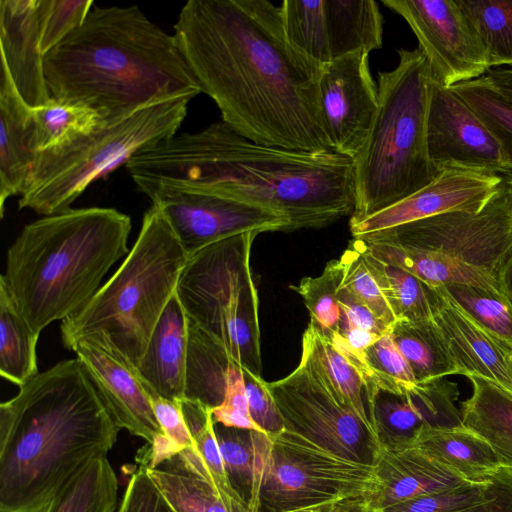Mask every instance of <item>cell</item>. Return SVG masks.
<instances>
[{
	"instance_id": "obj_31",
	"label": "cell",
	"mask_w": 512,
	"mask_h": 512,
	"mask_svg": "<svg viewBox=\"0 0 512 512\" xmlns=\"http://www.w3.org/2000/svg\"><path fill=\"white\" fill-rule=\"evenodd\" d=\"M417 383L458 374L444 338L433 321L399 319L390 330Z\"/></svg>"
},
{
	"instance_id": "obj_29",
	"label": "cell",
	"mask_w": 512,
	"mask_h": 512,
	"mask_svg": "<svg viewBox=\"0 0 512 512\" xmlns=\"http://www.w3.org/2000/svg\"><path fill=\"white\" fill-rule=\"evenodd\" d=\"M414 446L472 483L484 482L501 467L491 446L464 426L425 431L416 439Z\"/></svg>"
},
{
	"instance_id": "obj_27",
	"label": "cell",
	"mask_w": 512,
	"mask_h": 512,
	"mask_svg": "<svg viewBox=\"0 0 512 512\" xmlns=\"http://www.w3.org/2000/svg\"><path fill=\"white\" fill-rule=\"evenodd\" d=\"M471 396L461 403L462 425L483 438L503 467L512 469V393L478 377H468Z\"/></svg>"
},
{
	"instance_id": "obj_2",
	"label": "cell",
	"mask_w": 512,
	"mask_h": 512,
	"mask_svg": "<svg viewBox=\"0 0 512 512\" xmlns=\"http://www.w3.org/2000/svg\"><path fill=\"white\" fill-rule=\"evenodd\" d=\"M126 168L149 198L179 191L234 199L285 215L289 231L324 228L355 206L352 159L257 144L222 120L141 149Z\"/></svg>"
},
{
	"instance_id": "obj_55",
	"label": "cell",
	"mask_w": 512,
	"mask_h": 512,
	"mask_svg": "<svg viewBox=\"0 0 512 512\" xmlns=\"http://www.w3.org/2000/svg\"><path fill=\"white\" fill-rule=\"evenodd\" d=\"M499 175L501 177L502 185H503L504 189L508 192V194L512 198V170L511 169L504 170Z\"/></svg>"
},
{
	"instance_id": "obj_53",
	"label": "cell",
	"mask_w": 512,
	"mask_h": 512,
	"mask_svg": "<svg viewBox=\"0 0 512 512\" xmlns=\"http://www.w3.org/2000/svg\"><path fill=\"white\" fill-rule=\"evenodd\" d=\"M338 512H383L373 506L367 497H353L342 501Z\"/></svg>"
},
{
	"instance_id": "obj_30",
	"label": "cell",
	"mask_w": 512,
	"mask_h": 512,
	"mask_svg": "<svg viewBox=\"0 0 512 512\" xmlns=\"http://www.w3.org/2000/svg\"><path fill=\"white\" fill-rule=\"evenodd\" d=\"M104 125L95 110L50 98L46 104L32 108L29 146L35 153L59 149Z\"/></svg>"
},
{
	"instance_id": "obj_41",
	"label": "cell",
	"mask_w": 512,
	"mask_h": 512,
	"mask_svg": "<svg viewBox=\"0 0 512 512\" xmlns=\"http://www.w3.org/2000/svg\"><path fill=\"white\" fill-rule=\"evenodd\" d=\"M341 258L329 261L317 277H305L290 288L299 294L306 305L310 323L327 339L339 334L341 310L337 291L343 277Z\"/></svg>"
},
{
	"instance_id": "obj_37",
	"label": "cell",
	"mask_w": 512,
	"mask_h": 512,
	"mask_svg": "<svg viewBox=\"0 0 512 512\" xmlns=\"http://www.w3.org/2000/svg\"><path fill=\"white\" fill-rule=\"evenodd\" d=\"M353 242L362 253L397 320L416 322L432 319L427 284L411 273L373 257L354 238Z\"/></svg>"
},
{
	"instance_id": "obj_43",
	"label": "cell",
	"mask_w": 512,
	"mask_h": 512,
	"mask_svg": "<svg viewBox=\"0 0 512 512\" xmlns=\"http://www.w3.org/2000/svg\"><path fill=\"white\" fill-rule=\"evenodd\" d=\"M340 258L344 267L341 286L363 303L390 331L397 318L353 240Z\"/></svg>"
},
{
	"instance_id": "obj_10",
	"label": "cell",
	"mask_w": 512,
	"mask_h": 512,
	"mask_svg": "<svg viewBox=\"0 0 512 512\" xmlns=\"http://www.w3.org/2000/svg\"><path fill=\"white\" fill-rule=\"evenodd\" d=\"M261 484L256 512H287L353 497L379 488L373 465L354 462L294 432H256Z\"/></svg>"
},
{
	"instance_id": "obj_16",
	"label": "cell",
	"mask_w": 512,
	"mask_h": 512,
	"mask_svg": "<svg viewBox=\"0 0 512 512\" xmlns=\"http://www.w3.org/2000/svg\"><path fill=\"white\" fill-rule=\"evenodd\" d=\"M428 156L440 172L467 170L501 174L505 159L499 141L453 90L430 81L426 119Z\"/></svg>"
},
{
	"instance_id": "obj_36",
	"label": "cell",
	"mask_w": 512,
	"mask_h": 512,
	"mask_svg": "<svg viewBox=\"0 0 512 512\" xmlns=\"http://www.w3.org/2000/svg\"><path fill=\"white\" fill-rule=\"evenodd\" d=\"M256 432L215 424L228 481L251 512L257 511L261 484Z\"/></svg>"
},
{
	"instance_id": "obj_19",
	"label": "cell",
	"mask_w": 512,
	"mask_h": 512,
	"mask_svg": "<svg viewBox=\"0 0 512 512\" xmlns=\"http://www.w3.org/2000/svg\"><path fill=\"white\" fill-rule=\"evenodd\" d=\"M71 350L120 429L152 445L163 433L154 414L151 396L135 370L115 352L92 339L77 341Z\"/></svg>"
},
{
	"instance_id": "obj_50",
	"label": "cell",
	"mask_w": 512,
	"mask_h": 512,
	"mask_svg": "<svg viewBox=\"0 0 512 512\" xmlns=\"http://www.w3.org/2000/svg\"><path fill=\"white\" fill-rule=\"evenodd\" d=\"M456 512H512V469L499 467L487 479L486 498Z\"/></svg>"
},
{
	"instance_id": "obj_14",
	"label": "cell",
	"mask_w": 512,
	"mask_h": 512,
	"mask_svg": "<svg viewBox=\"0 0 512 512\" xmlns=\"http://www.w3.org/2000/svg\"><path fill=\"white\" fill-rule=\"evenodd\" d=\"M409 25L443 87L472 81L490 71L486 52L456 0H382Z\"/></svg>"
},
{
	"instance_id": "obj_46",
	"label": "cell",
	"mask_w": 512,
	"mask_h": 512,
	"mask_svg": "<svg viewBox=\"0 0 512 512\" xmlns=\"http://www.w3.org/2000/svg\"><path fill=\"white\" fill-rule=\"evenodd\" d=\"M488 479V478H487ZM487 479L425 494L383 509V512H456L484 500Z\"/></svg>"
},
{
	"instance_id": "obj_9",
	"label": "cell",
	"mask_w": 512,
	"mask_h": 512,
	"mask_svg": "<svg viewBox=\"0 0 512 512\" xmlns=\"http://www.w3.org/2000/svg\"><path fill=\"white\" fill-rule=\"evenodd\" d=\"M258 234L241 233L189 256L176 295L192 323L262 377L259 298L250 265Z\"/></svg>"
},
{
	"instance_id": "obj_28",
	"label": "cell",
	"mask_w": 512,
	"mask_h": 512,
	"mask_svg": "<svg viewBox=\"0 0 512 512\" xmlns=\"http://www.w3.org/2000/svg\"><path fill=\"white\" fill-rule=\"evenodd\" d=\"M356 240L373 257L411 273L428 286L468 284L501 293L498 280L476 267L426 251Z\"/></svg>"
},
{
	"instance_id": "obj_33",
	"label": "cell",
	"mask_w": 512,
	"mask_h": 512,
	"mask_svg": "<svg viewBox=\"0 0 512 512\" xmlns=\"http://www.w3.org/2000/svg\"><path fill=\"white\" fill-rule=\"evenodd\" d=\"M117 500V476L104 455L84 466L41 512H116Z\"/></svg>"
},
{
	"instance_id": "obj_39",
	"label": "cell",
	"mask_w": 512,
	"mask_h": 512,
	"mask_svg": "<svg viewBox=\"0 0 512 512\" xmlns=\"http://www.w3.org/2000/svg\"><path fill=\"white\" fill-rule=\"evenodd\" d=\"M181 405L206 480L227 503L248 507L232 489L228 481L215 434L212 410L198 402L186 399L181 401Z\"/></svg>"
},
{
	"instance_id": "obj_45",
	"label": "cell",
	"mask_w": 512,
	"mask_h": 512,
	"mask_svg": "<svg viewBox=\"0 0 512 512\" xmlns=\"http://www.w3.org/2000/svg\"><path fill=\"white\" fill-rule=\"evenodd\" d=\"M93 4L92 0H38L40 45L44 56L83 24Z\"/></svg>"
},
{
	"instance_id": "obj_49",
	"label": "cell",
	"mask_w": 512,
	"mask_h": 512,
	"mask_svg": "<svg viewBox=\"0 0 512 512\" xmlns=\"http://www.w3.org/2000/svg\"><path fill=\"white\" fill-rule=\"evenodd\" d=\"M151 400L157 422L174 456L185 449L194 448V441L182 410V400L158 396H152Z\"/></svg>"
},
{
	"instance_id": "obj_17",
	"label": "cell",
	"mask_w": 512,
	"mask_h": 512,
	"mask_svg": "<svg viewBox=\"0 0 512 512\" xmlns=\"http://www.w3.org/2000/svg\"><path fill=\"white\" fill-rule=\"evenodd\" d=\"M369 54L359 50L322 65L319 94L332 151L354 159L361 151L378 110V86Z\"/></svg>"
},
{
	"instance_id": "obj_21",
	"label": "cell",
	"mask_w": 512,
	"mask_h": 512,
	"mask_svg": "<svg viewBox=\"0 0 512 512\" xmlns=\"http://www.w3.org/2000/svg\"><path fill=\"white\" fill-rule=\"evenodd\" d=\"M429 298L458 374L490 380L512 393V350L466 314L443 286H429Z\"/></svg>"
},
{
	"instance_id": "obj_4",
	"label": "cell",
	"mask_w": 512,
	"mask_h": 512,
	"mask_svg": "<svg viewBox=\"0 0 512 512\" xmlns=\"http://www.w3.org/2000/svg\"><path fill=\"white\" fill-rule=\"evenodd\" d=\"M50 98L89 107L106 124L201 93L173 35L137 5L92 8L44 56Z\"/></svg>"
},
{
	"instance_id": "obj_12",
	"label": "cell",
	"mask_w": 512,
	"mask_h": 512,
	"mask_svg": "<svg viewBox=\"0 0 512 512\" xmlns=\"http://www.w3.org/2000/svg\"><path fill=\"white\" fill-rule=\"evenodd\" d=\"M442 255L498 274L512 251V198L499 190L477 210H453L359 238Z\"/></svg>"
},
{
	"instance_id": "obj_23",
	"label": "cell",
	"mask_w": 512,
	"mask_h": 512,
	"mask_svg": "<svg viewBox=\"0 0 512 512\" xmlns=\"http://www.w3.org/2000/svg\"><path fill=\"white\" fill-rule=\"evenodd\" d=\"M375 468L379 488L367 499L381 510L418 496L470 483L416 446H382Z\"/></svg>"
},
{
	"instance_id": "obj_22",
	"label": "cell",
	"mask_w": 512,
	"mask_h": 512,
	"mask_svg": "<svg viewBox=\"0 0 512 512\" xmlns=\"http://www.w3.org/2000/svg\"><path fill=\"white\" fill-rule=\"evenodd\" d=\"M37 2L0 0L1 61L31 108L50 100L40 45Z\"/></svg>"
},
{
	"instance_id": "obj_20",
	"label": "cell",
	"mask_w": 512,
	"mask_h": 512,
	"mask_svg": "<svg viewBox=\"0 0 512 512\" xmlns=\"http://www.w3.org/2000/svg\"><path fill=\"white\" fill-rule=\"evenodd\" d=\"M497 174L445 170L426 187L364 220L349 224L353 238L453 210H477L500 188Z\"/></svg>"
},
{
	"instance_id": "obj_48",
	"label": "cell",
	"mask_w": 512,
	"mask_h": 512,
	"mask_svg": "<svg viewBox=\"0 0 512 512\" xmlns=\"http://www.w3.org/2000/svg\"><path fill=\"white\" fill-rule=\"evenodd\" d=\"M116 512H174L141 465L131 476Z\"/></svg>"
},
{
	"instance_id": "obj_15",
	"label": "cell",
	"mask_w": 512,
	"mask_h": 512,
	"mask_svg": "<svg viewBox=\"0 0 512 512\" xmlns=\"http://www.w3.org/2000/svg\"><path fill=\"white\" fill-rule=\"evenodd\" d=\"M189 256L245 232H289L283 214L215 195L160 191L150 197Z\"/></svg>"
},
{
	"instance_id": "obj_7",
	"label": "cell",
	"mask_w": 512,
	"mask_h": 512,
	"mask_svg": "<svg viewBox=\"0 0 512 512\" xmlns=\"http://www.w3.org/2000/svg\"><path fill=\"white\" fill-rule=\"evenodd\" d=\"M397 53L396 67L378 73V110L353 159L355 206L349 224L402 201L442 173L427 151L430 68L418 48Z\"/></svg>"
},
{
	"instance_id": "obj_18",
	"label": "cell",
	"mask_w": 512,
	"mask_h": 512,
	"mask_svg": "<svg viewBox=\"0 0 512 512\" xmlns=\"http://www.w3.org/2000/svg\"><path fill=\"white\" fill-rule=\"evenodd\" d=\"M458 396L457 383L445 377L416 383L401 393L375 387L372 418L381 445L414 446L425 431L463 427Z\"/></svg>"
},
{
	"instance_id": "obj_8",
	"label": "cell",
	"mask_w": 512,
	"mask_h": 512,
	"mask_svg": "<svg viewBox=\"0 0 512 512\" xmlns=\"http://www.w3.org/2000/svg\"><path fill=\"white\" fill-rule=\"evenodd\" d=\"M190 100L148 106L65 147L36 153L19 209L43 216L70 209L91 183L126 165L139 150L176 134Z\"/></svg>"
},
{
	"instance_id": "obj_1",
	"label": "cell",
	"mask_w": 512,
	"mask_h": 512,
	"mask_svg": "<svg viewBox=\"0 0 512 512\" xmlns=\"http://www.w3.org/2000/svg\"><path fill=\"white\" fill-rule=\"evenodd\" d=\"M173 36L201 92L238 134L271 147L332 151L320 106L322 65L289 40L279 6L189 0Z\"/></svg>"
},
{
	"instance_id": "obj_11",
	"label": "cell",
	"mask_w": 512,
	"mask_h": 512,
	"mask_svg": "<svg viewBox=\"0 0 512 512\" xmlns=\"http://www.w3.org/2000/svg\"><path fill=\"white\" fill-rule=\"evenodd\" d=\"M266 385L286 430L345 459L376 465L382 445L375 430L338 393L305 344L298 366Z\"/></svg>"
},
{
	"instance_id": "obj_32",
	"label": "cell",
	"mask_w": 512,
	"mask_h": 512,
	"mask_svg": "<svg viewBox=\"0 0 512 512\" xmlns=\"http://www.w3.org/2000/svg\"><path fill=\"white\" fill-rule=\"evenodd\" d=\"M145 468L174 512H251L246 506L227 503L206 479L187 470L175 456Z\"/></svg>"
},
{
	"instance_id": "obj_52",
	"label": "cell",
	"mask_w": 512,
	"mask_h": 512,
	"mask_svg": "<svg viewBox=\"0 0 512 512\" xmlns=\"http://www.w3.org/2000/svg\"><path fill=\"white\" fill-rule=\"evenodd\" d=\"M497 280L501 293L512 305V251L502 266Z\"/></svg>"
},
{
	"instance_id": "obj_54",
	"label": "cell",
	"mask_w": 512,
	"mask_h": 512,
	"mask_svg": "<svg viewBox=\"0 0 512 512\" xmlns=\"http://www.w3.org/2000/svg\"><path fill=\"white\" fill-rule=\"evenodd\" d=\"M342 501L343 500L330 501L320 505L291 510L287 512H338L342 504Z\"/></svg>"
},
{
	"instance_id": "obj_26",
	"label": "cell",
	"mask_w": 512,
	"mask_h": 512,
	"mask_svg": "<svg viewBox=\"0 0 512 512\" xmlns=\"http://www.w3.org/2000/svg\"><path fill=\"white\" fill-rule=\"evenodd\" d=\"M245 386L244 368L225 348L188 319L184 399L213 410Z\"/></svg>"
},
{
	"instance_id": "obj_47",
	"label": "cell",
	"mask_w": 512,
	"mask_h": 512,
	"mask_svg": "<svg viewBox=\"0 0 512 512\" xmlns=\"http://www.w3.org/2000/svg\"><path fill=\"white\" fill-rule=\"evenodd\" d=\"M245 390L252 420L269 436L285 430L283 418L266 381L244 369Z\"/></svg>"
},
{
	"instance_id": "obj_42",
	"label": "cell",
	"mask_w": 512,
	"mask_h": 512,
	"mask_svg": "<svg viewBox=\"0 0 512 512\" xmlns=\"http://www.w3.org/2000/svg\"><path fill=\"white\" fill-rule=\"evenodd\" d=\"M443 287L466 314L512 350V305L502 293L468 284Z\"/></svg>"
},
{
	"instance_id": "obj_25",
	"label": "cell",
	"mask_w": 512,
	"mask_h": 512,
	"mask_svg": "<svg viewBox=\"0 0 512 512\" xmlns=\"http://www.w3.org/2000/svg\"><path fill=\"white\" fill-rule=\"evenodd\" d=\"M32 108L19 94L6 65L0 72V215L5 202L22 195L36 153L30 149Z\"/></svg>"
},
{
	"instance_id": "obj_38",
	"label": "cell",
	"mask_w": 512,
	"mask_h": 512,
	"mask_svg": "<svg viewBox=\"0 0 512 512\" xmlns=\"http://www.w3.org/2000/svg\"><path fill=\"white\" fill-rule=\"evenodd\" d=\"M486 52L490 71L512 68V0H456Z\"/></svg>"
},
{
	"instance_id": "obj_51",
	"label": "cell",
	"mask_w": 512,
	"mask_h": 512,
	"mask_svg": "<svg viewBox=\"0 0 512 512\" xmlns=\"http://www.w3.org/2000/svg\"><path fill=\"white\" fill-rule=\"evenodd\" d=\"M337 301L341 310L340 324H351L379 336L390 332L363 303L341 284L337 291Z\"/></svg>"
},
{
	"instance_id": "obj_5",
	"label": "cell",
	"mask_w": 512,
	"mask_h": 512,
	"mask_svg": "<svg viewBox=\"0 0 512 512\" xmlns=\"http://www.w3.org/2000/svg\"><path fill=\"white\" fill-rule=\"evenodd\" d=\"M131 219L114 209H68L24 226L0 277L35 333L81 309L127 255Z\"/></svg>"
},
{
	"instance_id": "obj_6",
	"label": "cell",
	"mask_w": 512,
	"mask_h": 512,
	"mask_svg": "<svg viewBox=\"0 0 512 512\" xmlns=\"http://www.w3.org/2000/svg\"><path fill=\"white\" fill-rule=\"evenodd\" d=\"M188 258L161 211L152 205L117 271L81 309L61 321L65 347L71 350L79 340H95L136 372L176 294Z\"/></svg>"
},
{
	"instance_id": "obj_34",
	"label": "cell",
	"mask_w": 512,
	"mask_h": 512,
	"mask_svg": "<svg viewBox=\"0 0 512 512\" xmlns=\"http://www.w3.org/2000/svg\"><path fill=\"white\" fill-rule=\"evenodd\" d=\"M0 281V374L18 387L37 375L39 339Z\"/></svg>"
},
{
	"instance_id": "obj_3",
	"label": "cell",
	"mask_w": 512,
	"mask_h": 512,
	"mask_svg": "<svg viewBox=\"0 0 512 512\" xmlns=\"http://www.w3.org/2000/svg\"><path fill=\"white\" fill-rule=\"evenodd\" d=\"M119 431L77 357L39 372L0 405V512H41Z\"/></svg>"
},
{
	"instance_id": "obj_13",
	"label": "cell",
	"mask_w": 512,
	"mask_h": 512,
	"mask_svg": "<svg viewBox=\"0 0 512 512\" xmlns=\"http://www.w3.org/2000/svg\"><path fill=\"white\" fill-rule=\"evenodd\" d=\"M279 7L289 40L320 65L382 47L383 17L374 0H284Z\"/></svg>"
},
{
	"instance_id": "obj_40",
	"label": "cell",
	"mask_w": 512,
	"mask_h": 512,
	"mask_svg": "<svg viewBox=\"0 0 512 512\" xmlns=\"http://www.w3.org/2000/svg\"><path fill=\"white\" fill-rule=\"evenodd\" d=\"M451 88L497 138L503 151L505 170H512V103L498 91L487 74Z\"/></svg>"
},
{
	"instance_id": "obj_44",
	"label": "cell",
	"mask_w": 512,
	"mask_h": 512,
	"mask_svg": "<svg viewBox=\"0 0 512 512\" xmlns=\"http://www.w3.org/2000/svg\"><path fill=\"white\" fill-rule=\"evenodd\" d=\"M372 386L401 393L416 385L412 370L391 333L382 335L365 351Z\"/></svg>"
},
{
	"instance_id": "obj_24",
	"label": "cell",
	"mask_w": 512,
	"mask_h": 512,
	"mask_svg": "<svg viewBox=\"0 0 512 512\" xmlns=\"http://www.w3.org/2000/svg\"><path fill=\"white\" fill-rule=\"evenodd\" d=\"M188 317L175 294L166 306L136 374L150 396L184 399Z\"/></svg>"
},
{
	"instance_id": "obj_35",
	"label": "cell",
	"mask_w": 512,
	"mask_h": 512,
	"mask_svg": "<svg viewBox=\"0 0 512 512\" xmlns=\"http://www.w3.org/2000/svg\"><path fill=\"white\" fill-rule=\"evenodd\" d=\"M302 343L311 350L338 393L375 430L372 418L375 387L313 324L309 323L304 331Z\"/></svg>"
}]
</instances>
